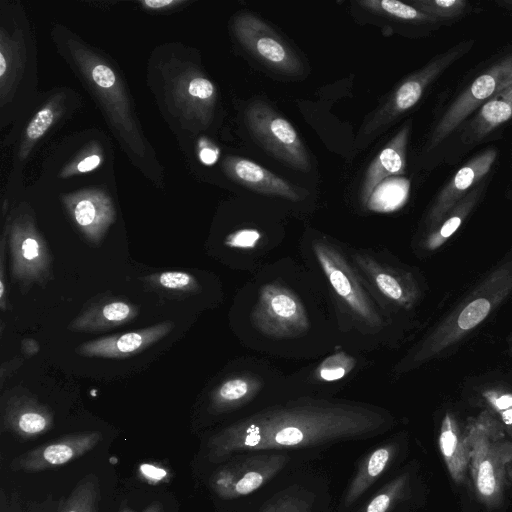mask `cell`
Returning <instances> with one entry per match:
<instances>
[{
    "label": "cell",
    "mask_w": 512,
    "mask_h": 512,
    "mask_svg": "<svg viewBox=\"0 0 512 512\" xmlns=\"http://www.w3.org/2000/svg\"><path fill=\"white\" fill-rule=\"evenodd\" d=\"M383 413L364 406L310 401L274 407L237 421L208 441V459L220 463L238 453L318 446L381 433Z\"/></svg>",
    "instance_id": "6da1fadb"
},
{
    "label": "cell",
    "mask_w": 512,
    "mask_h": 512,
    "mask_svg": "<svg viewBox=\"0 0 512 512\" xmlns=\"http://www.w3.org/2000/svg\"><path fill=\"white\" fill-rule=\"evenodd\" d=\"M469 447V474L477 498L487 507L498 506L512 481V439L488 413L472 419L465 429Z\"/></svg>",
    "instance_id": "7a4b0ae2"
},
{
    "label": "cell",
    "mask_w": 512,
    "mask_h": 512,
    "mask_svg": "<svg viewBox=\"0 0 512 512\" xmlns=\"http://www.w3.org/2000/svg\"><path fill=\"white\" fill-rule=\"evenodd\" d=\"M315 259L332 287L341 306L364 332L379 333L384 330L386 318L369 287L345 258L343 253L326 239L312 243Z\"/></svg>",
    "instance_id": "3957f363"
},
{
    "label": "cell",
    "mask_w": 512,
    "mask_h": 512,
    "mask_svg": "<svg viewBox=\"0 0 512 512\" xmlns=\"http://www.w3.org/2000/svg\"><path fill=\"white\" fill-rule=\"evenodd\" d=\"M469 49L467 43L454 47L402 81L361 126L357 146L366 147L398 121L418 103L426 88Z\"/></svg>",
    "instance_id": "277c9868"
},
{
    "label": "cell",
    "mask_w": 512,
    "mask_h": 512,
    "mask_svg": "<svg viewBox=\"0 0 512 512\" xmlns=\"http://www.w3.org/2000/svg\"><path fill=\"white\" fill-rule=\"evenodd\" d=\"M245 122L253 138L269 154L288 166L308 172L309 153L294 126L263 101L250 103Z\"/></svg>",
    "instance_id": "5b68a950"
},
{
    "label": "cell",
    "mask_w": 512,
    "mask_h": 512,
    "mask_svg": "<svg viewBox=\"0 0 512 512\" xmlns=\"http://www.w3.org/2000/svg\"><path fill=\"white\" fill-rule=\"evenodd\" d=\"M251 320L258 331L277 339L300 336L310 326L306 308L299 297L288 287L277 283L261 288Z\"/></svg>",
    "instance_id": "8992f818"
},
{
    "label": "cell",
    "mask_w": 512,
    "mask_h": 512,
    "mask_svg": "<svg viewBox=\"0 0 512 512\" xmlns=\"http://www.w3.org/2000/svg\"><path fill=\"white\" fill-rule=\"evenodd\" d=\"M233 26L241 45L270 70L288 76H297L303 71L297 53L261 18L240 12L235 16Z\"/></svg>",
    "instance_id": "52a82bcc"
},
{
    "label": "cell",
    "mask_w": 512,
    "mask_h": 512,
    "mask_svg": "<svg viewBox=\"0 0 512 512\" xmlns=\"http://www.w3.org/2000/svg\"><path fill=\"white\" fill-rule=\"evenodd\" d=\"M285 454L260 453L239 455L221 466L211 476L209 485L222 499L246 496L261 488L286 465Z\"/></svg>",
    "instance_id": "ba28073f"
},
{
    "label": "cell",
    "mask_w": 512,
    "mask_h": 512,
    "mask_svg": "<svg viewBox=\"0 0 512 512\" xmlns=\"http://www.w3.org/2000/svg\"><path fill=\"white\" fill-rule=\"evenodd\" d=\"M512 85V55L501 59L485 73L478 76L460 94L440 119L431 136L434 147L448 136L471 112Z\"/></svg>",
    "instance_id": "9c48e42d"
},
{
    "label": "cell",
    "mask_w": 512,
    "mask_h": 512,
    "mask_svg": "<svg viewBox=\"0 0 512 512\" xmlns=\"http://www.w3.org/2000/svg\"><path fill=\"white\" fill-rule=\"evenodd\" d=\"M9 244L12 276L21 285L45 283L51 278L49 248L30 220L14 222Z\"/></svg>",
    "instance_id": "30bf717a"
},
{
    "label": "cell",
    "mask_w": 512,
    "mask_h": 512,
    "mask_svg": "<svg viewBox=\"0 0 512 512\" xmlns=\"http://www.w3.org/2000/svg\"><path fill=\"white\" fill-rule=\"evenodd\" d=\"M102 440L99 431H80L60 436L28 450L10 463L15 472L39 473L50 470L84 456Z\"/></svg>",
    "instance_id": "8fae6325"
},
{
    "label": "cell",
    "mask_w": 512,
    "mask_h": 512,
    "mask_svg": "<svg viewBox=\"0 0 512 512\" xmlns=\"http://www.w3.org/2000/svg\"><path fill=\"white\" fill-rule=\"evenodd\" d=\"M351 261L357 267L365 283L384 301L400 307H409L414 300V290L406 278L394 268L365 252L351 253Z\"/></svg>",
    "instance_id": "7c38bea8"
},
{
    "label": "cell",
    "mask_w": 512,
    "mask_h": 512,
    "mask_svg": "<svg viewBox=\"0 0 512 512\" xmlns=\"http://www.w3.org/2000/svg\"><path fill=\"white\" fill-rule=\"evenodd\" d=\"M53 426L54 415L51 409L31 396H13L2 407V432H9L19 440L36 439Z\"/></svg>",
    "instance_id": "4fadbf2b"
},
{
    "label": "cell",
    "mask_w": 512,
    "mask_h": 512,
    "mask_svg": "<svg viewBox=\"0 0 512 512\" xmlns=\"http://www.w3.org/2000/svg\"><path fill=\"white\" fill-rule=\"evenodd\" d=\"M173 327L172 322H161L136 331L94 339L78 346L76 352L90 358L131 357L162 339Z\"/></svg>",
    "instance_id": "5bb4252c"
},
{
    "label": "cell",
    "mask_w": 512,
    "mask_h": 512,
    "mask_svg": "<svg viewBox=\"0 0 512 512\" xmlns=\"http://www.w3.org/2000/svg\"><path fill=\"white\" fill-rule=\"evenodd\" d=\"M227 174L240 185L257 193L299 201L301 190L261 165L241 157H229L225 161Z\"/></svg>",
    "instance_id": "9a60e30c"
},
{
    "label": "cell",
    "mask_w": 512,
    "mask_h": 512,
    "mask_svg": "<svg viewBox=\"0 0 512 512\" xmlns=\"http://www.w3.org/2000/svg\"><path fill=\"white\" fill-rule=\"evenodd\" d=\"M78 228L92 243L98 244L114 221L111 201L99 193H85L66 201Z\"/></svg>",
    "instance_id": "2e32d148"
},
{
    "label": "cell",
    "mask_w": 512,
    "mask_h": 512,
    "mask_svg": "<svg viewBox=\"0 0 512 512\" xmlns=\"http://www.w3.org/2000/svg\"><path fill=\"white\" fill-rule=\"evenodd\" d=\"M410 128L402 127L369 165L361 186V201L368 202L375 188L387 177L402 174Z\"/></svg>",
    "instance_id": "e0dca14e"
},
{
    "label": "cell",
    "mask_w": 512,
    "mask_h": 512,
    "mask_svg": "<svg viewBox=\"0 0 512 512\" xmlns=\"http://www.w3.org/2000/svg\"><path fill=\"white\" fill-rule=\"evenodd\" d=\"M138 315V307L120 299H104L91 304L70 324L76 332L98 333L127 324Z\"/></svg>",
    "instance_id": "ac0fdd59"
},
{
    "label": "cell",
    "mask_w": 512,
    "mask_h": 512,
    "mask_svg": "<svg viewBox=\"0 0 512 512\" xmlns=\"http://www.w3.org/2000/svg\"><path fill=\"white\" fill-rule=\"evenodd\" d=\"M438 445L453 481L457 484L464 483L469 472V447L465 431L460 430L457 421L450 413H447L442 421Z\"/></svg>",
    "instance_id": "d6986e66"
},
{
    "label": "cell",
    "mask_w": 512,
    "mask_h": 512,
    "mask_svg": "<svg viewBox=\"0 0 512 512\" xmlns=\"http://www.w3.org/2000/svg\"><path fill=\"white\" fill-rule=\"evenodd\" d=\"M496 155L495 150H487L463 166L440 193L431 212V218L442 217L466 190L488 173Z\"/></svg>",
    "instance_id": "ffe728a7"
},
{
    "label": "cell",
    "mask_w": 512,
    "mask_h": 512,
    "mask_svg": "<svg viewBox=\"0 0 512 512\" xmlns=\"http://www.w3.org/2000/svg\"><path fill=\"white\" fill-rule=\"evenodd\" d=\"M397 452L394 443L381 445L367 454L360 462L343 498V506L351 507L387 470Z\"/></svg>",
    "instance_id": "44dd1931"
},
{
    "label": "cell",
    "mask_w": 512,
    "mask_h": 512,
    "mask_svg": "<svg viewBox=\"0 0 512 512\" xmlns=\"http://www.w3.org/2000/svg\"><path fill=\"white\" fill-rule=\"evenodd\" d=\"M262 385L261 378L251 373L228 378L213 390L210 408L215 413L236 409L256 396Z\"/></svg>",
    "instance_id": "7402d4cb"
},
{
    "label": "cell",
    "mask_w": 512,
    "mask_h": 512,
    "mask_svg": "<svg viewBox=\"0 0 512 512\" xmlns=\"http://www.w3.org/2000/svg\"><path fill=\"white\" fill-rule=\"evenodd\" d=\"M512 117V85L486 101L468 127L469 138H480Z\"/></svg>",
    "instance_id": "603a6c76"
},
{
    "label": "cell",
    "mask_w": 512,
    "mask_h": 512,
    "mask_svg": "<svg viewBox=\"0 0 512 512\" xmlns=\"http://www.w3.org/2000/svg\"><path fill=\"white\" fill-rule=\"evenodd\" d=\"M100 499L99 478L90 473L77 482L57 512H99Z\"/></svg>",
    "instance_id": "cb8c5ba5"
},
{
    "label": "cell",
    "mask_w": 512,
    "mask_h": 512,
    "mask_svg": "<svg viewBox=\"0 0 512 512\" xmlns=\"http://www.w3.org/2000/svg\"><path fill=\"white\" fill-rule=\"evenodd\" d=\"M357 4L373 14L393 20L435 21V19L415 7L397 0H361Z\"/></svg>",
    "instance_id": "d4e9b609"
},
{
    "label": "cell",
    "mask_w": 512,
    "mask_h": 512,
    "mask_svg": "<svg viewBox=\"0 0 512 512\" xmlns=\"http://www.w3.org/2000/svg\"><path fill=\"white\" fill-rule=\"evenodd\" d=\"M408 484V474L397 476L384 485L359 512H388L406 495Z\"/></svg>",
    "instance_id": "484cf974"
},
{
    "label": "cell",
    "mask_w": 512,
    "mask_h": 512,
    "mask_svg": "<svg viewBox=\"0 0 512 512\" xmlns=\"http://www.w3.org/2000/svg\"><path fill=\"white\" fill-rule=\"evenodd\" d=\"M355 365L356 361L352 356L339 352L324 359L316 368L315 376L324 382L338 381L348 375Z\"/></svg>",
    "instance_id": "4316f807"
},
{
    "label": "cell",
    "mask_w": 512,
    "mask_h": 512,
    "mask_svg": "<svg viewBox=\"0 0 512 512\" xmlns=\"http://www.w3.org/2000/svg\"><path fill=\"white\" fill-rule=\"evenodd\" d=\"M467 2L462 0H414L411 6L433 19L455 18L466 9Z\"/></svg>",
    "instance_id": "83f0119b"
},
{
    "label": "cell",
    "mask_w": 512,
    "mask_h": 512,
    "mask_svg": "<svg viewBox=\"0 0 512 512\" xmlns=\"http://www.w3.org/2000/svg\"><path fill=\"white\" fill-rule=\"evenodd\" d=\"M477 196L478 191H473L463 199V201L457 207L455 214L447 219L441 226L440 230L430 238V248H435L436 246L440 245L445 239L449 238L459 228L463 218L476 202Z\"/></svg>",
    "instance_id": "f1b7e54d"
},
{
    "label": "cell",
    "mask_w": 512,
    "mask_h": 512,
    "mask_svg": "<svg viewBox=\"0 0 512 512\" xmlns=\"http://www.w3.org/2000/svg\"><path fill=\"white\" fill-rule=\"evenodd\" d=\"M492 303L485 297L469 302L459 313L456 326L460 331H468L480 324L490 313Z\"/></svg>",
    "instance_id": "f546056e"
},
{
    "label": "cell",
    "mask_w": 512,
    "mask_h": 512,
    "mask_svg": "<svg viewBox=\"0 0 512 512\" xmlns=\"http://www.w3.org/2000/svg\"><path fill=\"white\" fill-rule=\"evenodd\" d=\"M152 283L171 291L191 292L198 288L195 277L182 271H166L151 275Z\"/></svg>",
    "instance_id": "4dcf8cb0"
},
{
    "label": "cell",
    "mask_w": 512,
    "mask_h": 512,
    "mask_svg": "<svg viewBox=\"0 0 512 512\" xmlns=\"http://www.w3.org/2000/svg\"><path fill=\"white\" fill-rule=\"evenodd\" d=\"M260 512H312L311 502L299 494H284L275 498Z\"/></svg>",
    "instance_id": "1f68e13d"
},
{
    "label": "cell",
    "mask_w": 512,
    "mask_h": 512,
    "mask_svg": "<svg viewBox=\"0 0 512 512\" xmlns=\"http://www.w3.org/2000/svg\"><path fill=\"white\" fill-rule=\"evenodd\" d=\"M188 93L193 100L201 102L207 109L212 107L215 100V87L210 80L204 77L192 78L188 84Z\"/></svg>",
    "instance_id": "d6a6232c"
},
{
    "label": "cell",
    "mask_w": 512,
    "mask_h": 512,
    "mask_svg": "<svg viewBox=\"0 0 512 512\" xmlns=\"http://www.w3.org/2000/svg\"><path fill=\"white\" fill-rule=\"evenodd\" d=\"M261 239V233L252 228H243L230 233L224 240V244L230 248L251 250L256 247Z\"/></svg>",
    "instance_id": "836d02e7"
},
{
    "label": "cell",
    "mask_w": 512,
    "mask_h": 512,
    "mask_svg": "<svg viewBox=\"0 0 512 512\" xmlns=\"http://www.w3.org/2000/svg\"><path fill=\"white\" fill-rule=\"evenodd\" d=\"M55 113L50 107L41 109L29 123L26 136L29 140L34 141L40 138L52 125Z\"/></svg>",
    "instance_id": "e575fe53"
},
{
    "label": "cell",
    "mask_w": 512,
    "mask_h": 512,
    "mask_svg": "<svg viewBox=\"0 0 512 512\" xmlns=\"http://www.w3.org/2000/svg\"><path fill=\"white\" fill-rule=\"evenodd\" d=\"M100 163V157L98 155H91L84 158L78 165L77 169L80 172L91 171L96 168Z\"/></svg>",
    "instance_id": "d590c367"
},
{
    "label": "cell",
    "mask_w": 512,
    "mask_h": 512,
    "mask_svg": "<svg viewBox=\"0 0 512 512\" xmlns=\"http://www.w3.org/2000/svg\"><path fill=\"white\" fill-rule=\"evenodd\" d=\"M21 350L24 355L31 357L39 351V345L34 339H23Z\"/></svg>",
    "instance_id": "8d00e7d4"
},
{
    "label": "cell",
    "mask_w": 512,
    "mask_h": 512,
    "mask_svg": "<svg viewBox=\"0 0 512 512\" xmlns=\"http://www.w3.org/2000/svg\"><path fill=\"white\" fill-rule=\"evenodd\" d=\"M118 512H164V507L160 501H153L141 511H135L128 506H122Z\"/></svg>",
    "instance_id": "74e56055"
},
{
    "label": "cell",
    "mask_w": 512,
    "mask_h": 512,
    "mask_svg": "<svg viewBox=\"0 0 512 512\" xmlns=\"http://www.w3.org/2000/svg\"><path fill=\"white\" fill-rule=\"evenodd\" d=\"M143 5L147 6L148 8H151V9H160V8H164L166 6H170V5H174V4H178V3H181L180 1H173V0H147V1H144L142 2Z\"/></svg>",
    "instance_id": "f35d334b"
},
{
    "label": "cell",
    "mask_w": 512,
    "mask_h": 512,
    "mask_svg": "<svg viewBox=\"0 0 512 512\" xmlns=\"http://www.w3.org/2000/svg\"><path fill=\"white\" fill-rule=\"evenodd\" d=\"M200 159L205 164H213L217 160V152L210 148H203L200 151Z\"/></svg>",
    "instance_id": "ab89813d"
},
{
    "label": "cell",
    "mask_w": 512,
    "mask_h": 512,
    "mask_svg": "<svg viewBox=\"0 0 512 512\" xmlns=\"http://www.w3.org/2000/svg\"><path fill=\"white\" fill-rule=\"evenodd\" d=\"M7 69V64L3 52L0 53V77L3 78Z\"/></svg>",
    "instance_id": "60d3db41"
}]
</instances>
